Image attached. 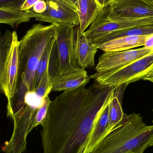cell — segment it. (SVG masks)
Instances as JSON below:
<instances>
[{"label":"cell","instance_id":"obj_1","mask_svg":"<svg viewBox=\"0 0 153 153\" xmlns=\"http://www.w3.org/2000/svg\"><path fill=\"white\" fill-rule=\"evenodd\" d=\"M64 91L51 102L41 131L43 153H84L90 134L117 87L95 81Z\"/></svg>","mask_w":153,"mask_h":153},{"label":"cell","instance_id":"obj_2","mask_svg":"<svg viewBox=\"0 0 153 153\" xmlns=\"http://www.w3.org/2000/svg\"><path fill=\"white\" fill-rule=\"evenodd\" d=\"M153 146V126L140 114H126L123 122L98 144L91 153H144Z\"/></svg>","mask_w":153,"mask_h":153},{"label":"cell","instance_id":"obj_3","mask_svg":"<svg viewBox=\"0 0 153 153\" xmlns=\"http://www.w3.org/2000/svg\"><path fill=\"white\" fill-rule=\"evenodd\" d=\"M56 24H35L19 42L20 83L18 87L34 92L35 74L39 60L47 46L56 38Z\"/></svg>","mask_w":153,"mask_h":153},{"label":"cell","instance_id":"obj_4","mask_svg":"<svg viewBox=\"0 0 153 153\" xmlns=\"http://www.w3.org/2000/svg\"><path fill=\"white\" fill-rule=\"evenodd\" d=\"M56 24V37L52 48L48 63L51 78L82 70L76 63L74 49V30L76 26Z\"/></svg>","mask_w":153,"mask_h":153},{"label":"cell","instance_id":"obj_5","mask_svg":"<svg viewBox=\"0 0 153 153\" xmlns=\"http://www.w3.org/2000/svg\"><path fill=\"white\" fill-rule=\"evenodd\" d=\"M150 25H153V18H121L114 13L109 4L102 8L97 19L84 34L93 41L118 30Z\"/></svg>","mask_w":153,"mask_h":153},{"label":"cell","instance_id":"obj_6","mask_svg":"<svg viewBox=\"0 0 153 153\" xmlns=\"http://www.w3.org/2000/svg\"><path fill=\"white\" fill-rule=\"evenodd\" d=\"M153 70V51L115 71L93 74V78L100 84L119 87L143 80Z\"/></svg>","mask_w":153,"mask_h":153},{"label":"cell","instance_id":"obj_7","mask_svg":"<svg viewBox=\"0 0 153 153\" xmlns=\"http://www.w3.org/2000/svg\"><path fill=\"white\" fill-rule=\"evenodd\" d=\"M19 41L17 32L13 31V39L9 55L0 76L1 93L8 100L7 115L11 114L12 100L17 92L19 78L20 60Z\"/></svg>","mask_w":153,"mask_h":153},{"label":"cell","instance_id":"obj_8","mask_svg":"<svg viewBox=\"0 0 153 153\" xmlns=\"http://www.w3.org/2000/svg\"><path fill=\"white\" fill-rule=\"evenodd\" d=\"M143 47L119 52H104L99 57L95 67L96 73L105 74L121 69L153 52Z\"/></svg>","mask_w":153,"mask_h":153},{"label":"cell","instance_id":"obj_9","mask_svg":"<svg viewBox=\"0 0 153 153\" xmlns=\"http://www.w3.org/2000/svg\"><path fill=\"white\" fill-rule=\"evenodd\" d=\"M47 4L46 10L41 14L34 12V18L43 22L53 24H80L76 10L63 0H45Z\"/></svg>","mask_w":153,"mask_h":153},{"label":"cell","instance_id":"obj_10","mask_svg":"<svg viewBox=\"0 0 153 153\" xmlns=\"http://www.w3.org/2000/svg\"><path fill=\"white\" fill-rule=\"evenodd\" d=\"M110 5L114 13L121 18H153V0H113Z\"/></svg>","mask_w":153,"mask_h":153},{"label":"cell","instance_id":"obj_11","mask_svg":"<svg viewBox=\"0 0 153 153\" xmlns=\"http://www.w3.org/2000/svg\"><path fill=\"white\" fill-rule=\"evenodd\" d=\"M74 49L77 65L81 69L93 68L98 48L83 33H81L79 25L74 30Z\"/></svg>","mask_w":153,"mask_h":153},{"label":"cell","instance_id":"obj_12","mask_svg":"<svg viewBox=\"0 0 153 153\" xmlns=\"http://www.w3.org/2000/svg\"><path fill=\"white\" fill-rule=\"evenodd\" d=\"M91 77L85 70L67 74L57 77L51 78L52 91H67L85 85L90 82Z\"/></svg>","mask_w":153,"mask_h":153},{"label":"cell","instance_id":"obj_13","mask_svg":"<svg viewBox=\"0 0 153 153\" xmlns=\"http://www.w3.org/2000/svg\"><path fill=\"white\" fill-rule=\"evenodd\" d=\"M102 9L94 0H79L76 12L79 17L81 33H83L93 23Z\"/></svg>","mask_w":153,"mask_h":153},{"label":"cell","instance_id":"obj_14","mask_svg":"<svg viewBox=\"0 0 153 153\" xmlns=\"http://www.w3.org/2000/svg\"><path fill=\"white\" fill-rule=\"evenodd\" d=\"M149 35L125 37L115 39L96 46L104 52H119L133 49L144 46Z\"/></svg>","mask_w":153,"mask_h":153},{"label":"cell","instance_id":"obj_15","mask_svg":"<svg viewBox=\"0 0 153 153\" xmlns=\"http://www.w3.org/2000/svg\"><path fill=\"white\" fill-rule=\"evenodd\" d=\"M109 104L104 109L94 126L84 153H91L106 135L109 121Z\"/></svg>","mask_w":153,"mask_h":153},{"label":"cell","instance_id":"obj_16","mask_svg":"<svg viewBox=\"0 0 153 153\" xmlns=\"http://www.w3.org/2000/svg\"><path fill=\"white\" fill-rule=\"evenodd\" d=\"M153 34V25L133 27L115 31L100 38L91 41L95 45L97 46L110 40L125 37L146 36Z\"/></svg>","mask_w":153,"mask_h":153},{"label":"cell","instance_id":"obj_17","mask_svg":"<svg viewBox=\"0 0 153 153\" xmlns=\"http://www.w3.org/2000/svg\"><path fill=\"white\" fill-rule=\"evenodd\" d=\"M32 18H34V14L31 9L27 11L0 9V23L8 24L13 28L29 22Z\"/></svg>","mask_w":153,"mask_h":153},{"label":"cell","instance_id":"obj_18","mask_svg":"<svg viewBox=\"0 0 153 153\" xmlns=\"http://www.w3.org/2000/svg\"><path fill=\"white\" fill-rule=\"evenodd\" d=\"M126 115L118 97L115 94L109 104L108 125L105 136L122 123Z\"/></svg>","mask_w":153,"mask_h":153},{"label":"cell","instance_id":"obj_19","mask_svg":"<svg viewBox=\"0 0 153 153\" xmlns=\"http://www.w3.org/2000/svg\"><path fill=\"white\" fill-rule=\"evenodd\" d=\"M56 39H53L47 46L45 49L42 56H41L39 63L38 65L37 69L36 71L35 74V79L34 82V92L36 88L37 87L39 82L41 81L42 77L45 74L46 71L48 68V63H49V58L50 54L52 51L53 45Z\"/></svg>","mask_w":153,"mask_h":153},{"label":"cell","instance_id":"obj_20","mask_svg":"<svg viewBox=\"0 0 153 153\" xmlns=\"http://www.w3.org/2000/svg\"><path fill=\"white\" fill-rule=\"evenodd\" d=\"M52 91V81L48 74V68L34 92L40 100H43L45 97L48 96V94Z\"/></svg>","mask_w":153,"mask_h":153},{"label":"cell","instance_id":"obj_21","mask_svg":"<svg viewBox=\"0 0 153 153\" xmlns=\"http://www.w3.org/2000/svg\"><path fill=\"white\" fill-rule=\"evenodd\" d=\"M51 102L52 101L50 100L48 96H46L43 99V102L38 109L36 114L35 120L31 127L32 130L37 126L43 124L46 117Z\"/></svg>","mask_w":153,"mask_h":153},{"label":"cell","instance_id":"obj_22","mask_svg":"<svg viewBox=\"0 0 153 153\" xmlns=\"http://www.w3.org/2000/svg\"><path fill=\"white\" fill-rule=\"evenodd\" d=\"M25 0H0V9L21 10Z\"/></svg>","mask_w":153,"mask_h":153},{"label":"cell","instance_id":"obj_23","mask_svg":"<svg viewBox=\"0 0 153 153\" xmlns=\"http://www.w3.org/2000/svg\"><path fill=\"white\" fill-rule=\"evenodd\" d=\"M47 4L45 0H41L36 3L32 7L31 10L35 13L41 14L46 10Z\"/></svg>","mask_w":153,"mask_h":153},{"label":"cell","instance_id":"obj_24","mask_svg":"<svg viewBox=\"0 0 153 153\" xmlns=\"http://www.w3.org/2000/svg\"><path fill=\"white\" fill-rule=\"evenodd\" d=\"M41 0H25L21 7V10L27 11L32 9L33 6Z\"/></svg>","mask_w":153,"mask_h":153},{"label":"cell","instance_id":"obj_25","mask_svg":"<svg viewBox=\"0 0 153 153\" xmlns=\"http://www.w3.org/2000/svg\"><path fill=\"white\" fill-rule=\"evenodd\" d=\"M144 47L153 50V34L149 35L146 40Z\"/></svg>","mask_w":153,"mask_h":153},{"label":"cell","instance_id":"obj_26","mask_svg":"<svg viewBox=\"0 0 153 153\" xmlns=\"http://www.w3.org/2000/svg\"><path fill=\"white\" fill-rule=\"evenodd\" d=\"M63 1L76 11L77 4L79 0H63Z\"/></svg>","mask_w":153,"mask_h":153},{"label":"cell","instance_id":"obj_27","mask_svg":"<svg viewBox=\"0 0 153 153\" xmlns=\"http://www.w3.org/2000/svg\"><path fill=\"white\" fill-rule=\"evenodd\" d=\"M94 1L97 2L101 6L102 8H103L105 6L110 4L113 0H94Z\"/></svg>","mask_w":153,"mask_h":153},{"label":"cell","instance_id":"obj_28","mask_svg":"<svg viewBox=\"0 0 153 153\" xmlns=\"http://www.w3.org/2000/svg\"><path fill=\"white\" fill-rule=\"evenodd\" d=\"M143 80H145V81H150L153 83V70L147 76H146L145 78Z\"/></svg>","mask_w":153,"mask_h":153},{"label":"cell","instance_id":"obj_29","mask_svg":"<svg viewBox=\"0 0 153 153\" xmlns=\"http://www.w3.org/2000/svg\"><path fill=\"white\" fill-rule=\"evenodd\" d=\"M1 93V84H0V94Z\"/></svg>","mask_w":153,"mask_h":153}]
</instances>
